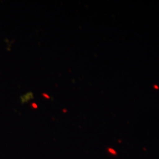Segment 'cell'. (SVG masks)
<instances>
[{
  "instance_id": "obj_1",
  "label": "cell",
  "mask_w": 159,
  "mask_h": 159,
  "mask_svg": "<svg viewBox=\"0 0 159 159\" xmlns=\"http://www.w3.org/2000/svg\"><path fill=\"white\" fill-rule=\"evenodd\" d=\"M33 99V92H28L25 95L20 97V99H21V104H25V103L28 102L29 101H30L31 99Z\"/></svg>"
},
{
  "instance_id": "obj_2",
  "label": "cell",
  "mask_w": 159,
  "mask_h": 159,
  "mask_svg": "<svg viewBox=\"0 0 159 159\" xmlns=\"http://www.w3.org/2000/svg\"><path fill=\"white\" fill-rule=\"evenodd\" d=\"M32 106H33V108H38L37 105L35 104V103H33V104H32Z\"/></svg>"
}]
</instances>
